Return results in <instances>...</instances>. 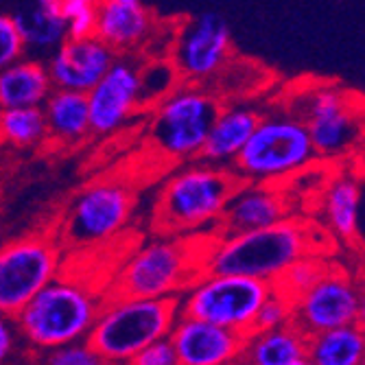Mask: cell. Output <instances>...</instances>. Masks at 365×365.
<instances>
[{
	"mask_svg": "<svg viewBox=\"0 0 365 365\" xmlns=\"http://www.w3.org/2000/svg\"><path fill=\"white\" fill-rule=\"evenodd\" d=\"M322 237L317 225L291 215L260 230L212 237L204 272L274 282L293 260L304 254H319Z\"/></svg>",
	"mask_w": 365,
	"mask_h": 365,
	"instance_id": "cell-1",
	"label": "cell"
},
{
	"mask_svg": "<svg viewBox=\"0 0 365 365\" xmlns=\"http://www.w3.org/2000/svg\"><path fill=\"white\" fill-rule=\"evenodd\" d=\"M243 180L232 167L195 162L167 180L158 195L155 225L164 235L217 227L227 199Z\"/></svg>",
	"mask_w": 365,
	"mask_h": 365,
	"instance_id": "cell-2",
	"label": "cell"
},
{
	"mask_svg": "<svg viewBox=\"0 0 365 365\" xmlns=\"http://www.w3.org/2000/svg\"><path fill=\"white\" fill-rule=\"evenodd\" d=\"M210 239H182L167 235L145 243L118 269L108 295L131 297H180L204 274V260Z\"/></svg>",
	"mask_w": 365,
	"mask_h": 365,
	"instance_id": "cell-3",
	"label": "cell"
},
{
	"mask_svg": "<svg viewBox=\"0 0 365 365\" xmlns=\"http://www.w3.org/2000/svg\"><path fill=\"white\" fill-rule=\"evenodd\" d=\"M101 295L75 278L55 276L16 313V330L40 350L88 337L101 311Z\"/></svg>",
	"mask_w": 365,
	"mask_h": 365,
	"instance_id": "cell-4",
	"label": "cell"
},
{
	"mask_svg": "<svg viewBox=\"0 0 365 365\" xmlns=\"http://www.w3.org/2000/svg\"><path fill=\"white\" fill-rule=\"evenodd\" d=\"M180 297L108 295L86 341L108 365H125L147 344L169 337L180 317Z\"/></svg>",
	"mask_w": 365,
	"mask_h": 365,
	"instance_id": "cell-5",
	"label": "cell"
},
{
	"mask_svg": "<svg viewBox=\"0 0 365 365\" xmlns=\"http://www.w3.org/2000/svg\"><path fill=\"white\" fill-rule=\"evenodd\" d=\"M317 160L307 125L293 112L260 116L252 136L230 164L243 182L280 184Z\"/></svg>",
	"mask_w": 365,
	"mask_h": 365,
	"instance_id": "cell-6",
	"label": "cell"
},
{
	"mask_svg": "<svg viewBox=\"0 0 365 365\" xmlns=\"http://www.w3.org/2000/svg\"><path fill=\"white\" fill-rule=\"evenodd\" d=\"M221 108L219 98L199 83H180L151 110L149 143L162 158L188 162L202 153L208 129Z\"/></svg>",
	"mask_w": 365,
	"mask_h": 365,
	"instance_id": "cell-7",
	"label": "cell"
},
{
	"mask_svg": "<svg viewBox=\"0 0 365 365\" xmlns=\"http://www.w3.org/2000/svg\"><path fill=\"white\" fill-rule=\"evenodd\" d=\"M272 293L274 284L267 280L204 272L186 289L178 307L184 317L204 319L247 337L256 311Z\"/></svg>",
	"mask_w": 365,
	"mask_h": 365,
	"instance_id": "cell-8",
	"label": "cell"
},
{
	"mask_svg": "<svg viewBox=\"0 0 365 365\" xmlns=\"http://www.w3.org/2000/svg\"><path fill=\"white\" fill-rule=\"evenodd\" d=\"M136 208V192L127 182L108 178L81 188L66 210L59 245L96 247L110 243L129 223Z\"/></svg>",
	"mask_w": 365,
	"mask_h": 365,
	"instance_id": "cell-9",
	"label": "cell"
},
{
	"mask_svg": "<svg viewBox=\"0 0 365 365\" xmlns=\"http://www.w3.org/2000/svg\"><path fill=\"white\" fill-rule=\"evenodd\" d=\"M293 114L307 125L317 158H344L361 143V101L346 88L319 83L302 94L300 110Z\"/></svg>",
	"mask_w": 365,
	"mask_h": 365,
	"instance_id": "cell-10",
	"label": "cell"
},
{
	"mask_svg": "<svg viewBox=\"0 0 365 365\" xmlns=\"http://www.w3.org/2000/svg\"><path fill=\"white\" fill-rule=\"evenodd\" d=\"M61 269V245L51 235H26L0 247V313H16Z\"/></svg>",
	"mask_w": 365,
	"mask_h": 365,
	"instance_id": "cell-11",
	"label": "cell"
},
{
	"mask_svg": "<svg viewBox=\"0 0 365 365\" xmlns=\"http://www.w3.org/2000/svg\"><path fill=\"white\" fill-rule=\"evenodd\" d=\"M232 33L219 14H199L186 20L171 44L169 59L184 83L212 81L230 59Z\"/></svg>",
	"mask_w": 365,
	"mask_h": 365,
	"instance_id": "cell-12",
	"label": "cell"
},
{
	"mask_svg": "<svg viewBox=\"0 0 365 365\" xmlns=\"http://www.w3.org/2000/svg\"><path fill=\"white\" fill-rule=\"evenodd\" d=\"M361 289L350 274L337 267H330L311 289L293 300V324L307 337L322 330L361 324Z\"/></svg>",
	"mask_w": 365,
	"mask_h": 365,
	"instance_id": "cell-13",
	"label": "cell"
},
{
	"mask_svg": "<svg viewBox=\"0 0 365 365\" xmlns=\"http://www.w3.org/2000/svg\"><path fill=\"white\" fill-rule=\"evenodd\" d=\"M140 63L136 53L116 55L110 71L86 92L90 134L110 136L140 110Z\"/></svg>",
	"mask_w": 365,
	"mask_h": 365,
	"instance_id": "cell-14",
	"label": "cell"
},
{
	"mask_svg": "<svg viewBox=\"0 0 365 365\" xmlns=\"http://www.w3.org/2000/svg\"><path fill=\"white\" fill-rule=\"evenodd\" d=\"M169 339L180 365H235L245 346V335L184 315L175 319Z\"/></svg>",
	"mask_w": 365,
	"mask_h": 365,
	"instance_id": "cell-15",
	"label": "cell"
},
{
	"mask_svg": "<svg viewBox=\"0 0 365 365\" xmlns=\"http://www.w3.org/2000/svg\"><path fill=\"white\" fill-rule=\"evenodd\" d=\"M289 215L291 204L282 184L243 182L227 199L215 237L260 230Z\"/></svg>",
	"mask_w": 365,
	"mask_h": 365,
	"instance_id": "cell-16",
	"label": "cell"
},
{
	"mask_svg": "<svg viewBox=\"0 0 365 365\" xmlns=\"http://www.w3.org/2000/svg\"><path fill=\"white\" fill-rule=\"evenodd\" d=\"M116 53L96 36L71 40L66 38L48 57L46 71L53 88L88 92L114 63Z\"/></svg>",
	"mask_w": 365,
	"mask_h": 365,
	"instance_id": "cell-17",
	"label": "cell"
},
{
	"mask_svg": "<svg viewBox=\"0 0 365 365\" xmlns=\"http://www.w3.org/2000/svg\"><path fill=\"white\" fill-rule=\"evenodd\" d=\"M155 31L151 11L140 3H112L101 0L96 5V29L94 36L106 42L116 55L140 51Z\"/></svg>",
	"mask_w": 365,
	"mask_h": 365,
	"instance_id": "cell-18",
	"label": "cell"
},
{
	"mask_svg": "<svg viewBox=\"0 0 365 365\" xmlns=\"http://www.w3.org/2000/svg\"><path fill=\"white\" fill-rule=\"evenodd\" d=\"M260 114L252 108H239V106H221L202 147L204 162L221 164V167H230L247 138L252 136L254 127L258 125Z\"/></svg>",
	"mask_w": 365,
	"mask_h": 365,
	"instance_id": "cell-19",
	"label": "cell"
},
{
	"mask_svg": "<svg viewBox=\"0 0 365 365\" xmlns=\"http://www.w3.org/2000/svg\"><path fill=\"white\" fill-rule=\"evenodd\" d=\"M46 138L59 145H79L90 136V112L86 92L53 88L42 103Z\"/></svg>",
	"mask_w": 365,
	"mask_h": 365,
	"instance_id": "cell-20",
	"label": "cell"
},
{
	"mask_svg": "<svg viewBox=\"0 0 365 365\" xmlns=\"http://www.w3.org/2000/svg\"><path fill=\"white\" fill-rule=\"evenodd\" d=\"M51 90L46 63L22 57L0 71V110L42 108Z\"/></svg>",
	"mask_w": 365,
	"mask_h": 365,
	"instance_id": "cell-21",
	"label": "cell"
},
{
	"mask_svg": "<svg viewBox=\"0 0 365 365\" xmlns=\"http://www.w3.org/2000/svg\"><path fill=\"white\" fill-rule=\"evenodd\" d=\"M361 180L356 175H335L324 190L322 210L330 235L344 243H354L361 235Z\"/></svg>",
	"mask_w": 365,
	"mask_h": 365,
	"instance_id": "cell-22",
	"label": "cell"
},
{
	"mask_svg": "<svg viewBox=\"0 0 365 365\" xmlns=\"http://www.w3.org/2000/svg\"><path fill=\"white\" fill-rule=\"evenodd\" d=\"M307 354V335L295 324L250 333L243 346L245 365H291Z\"/></svg>",
	"mask_w": 365,
	"mask_h": 365,
	"instance_id": "cell-23",
	"label": "cell"
},
{
	"mask_svg": "<svg viewBox=\"0 0 365 365\" xmlns=\"http://www.w3.org/2000/svg\"><path fill=\"white\" fill-rule=\"evenodd\" d=\"M307 356L315 365H363L365 335L361 324L339 326L309 335Z\"/></svg>",
	"mask_w": 365,
	"mask_h": 365,
	"instance_id": "cell-24",
	"label": "cell"
},
{
	"mask_svg": "<svg viewBox=\"0 0 365 365\" xmlns=\"http://www.w3.org/2000/svg\"><path fill=\"white\" fill-rule=\"evenodd\" d=\"M26 53L51 55L66 40V20L57 11L33 7L14 16Z\"/></svg>",
	"mask_w": 365,
	"mask_h": 365,
	"instance_id": "cell-25",
	"label": "cell"
},
{
	"mask_svg": "<svg viewBox=\"0 0 365 365\" xmlns=\"http://www.w3.org/2000/svg\"><path fill=\"white\" fill-rule=\"evenodd\" d=\"M0 140L31 149L46 140V120L42 108H11L0 110Z\"/></svg>",
	"mask_w": 365,
	"mask_h": 365,
	"instance_id": "cell-26",
	"label": "cell"
},
{
	"mask_svg": "<svg viewBox=\"0 0 365 365\" xmlns=\"http://www.w3.org/2000/svg\"><path fill=\"white\" fill-rule=\"evenodd\" d=\"M328 269L330 264L322 254H304L302 258L293 260L272 284L276 293L289 297L293 302L297 295H302L307 289H311Z\"/></svg>",
	"mask_w": 365,
	"mask_h": 365,
	"instance_id": "cell-27",
	"label": "cell"
},
{
	"mask_svg": "<svg viewBox=\"0 0 365 365\" xmlns=\"http://www.w3.org/2000/svg\"><path fill=\"white\" fill-rule=\"evenodd\" d=\"M182 83L171 59H151L140 63V108H153Z\"/></svg>",
	"mask_w": 365,
	"mask_h": 365,
	"instance_id": "cell-28",
	"label": "cell"
},
{
	"mask_svg": "<svg viewBox=\"0 0 365 365\" xmlns=\"http://www.w3.org/2000/svg\"><path fill=\"white\" fill-rule=\"evenodd\" d=\"M293 324V302L289 297L280 293H272L267 300L260 304L256 311L254 324H252V333H262V330H274L280 326Z\"/></svg>",
	"mask_w": 365,
	"mask_h": 365,
	"instance_id": "cell-29",
	"label": "cell"
},
{
	"mask_svg": "<svg viewBox=\"0 0 365 365\" xmlns=\"http://www.w3.org/2000/svg\"><path fill=\"white\" fill-rule=\"evenodd\" d=\"M44 365H108L86 339L71 341L48 350Z\"/></svg>",
	"mask_w": 365,
	"mask_h": 365,
	"instance_id": "cell-30",
	"label": "cell"
},
{
	"mask_svg": "<svg viewBox=\"0 0 365 365\" xmlns=\"http://www.w3.org/2000/svg\"><path fill=\"white\" fill-rule=\"evenodd\" d=\"M26 55L14 16L0 14V71Z\"/></svg>",
	"mask_w": 365,
	"mask_h": 365,
	"instance_id": "cell-31",
	"label": "cell"
},
{
	"mask_svg": "<svg viewBox=\"0 0 365 365\" xmlns=\"http://www.w3.org/2000/svg\"><path fill=\"white\" fill-rule=\"evenodd\" d=\"M125 365H180V361H178V354L173 350L171 339L162 337V339H155V341L147 344Z\"/></svg>",
	"mask_w": 365,
	"mask_h": 365,
	"instance_id": "cell-32",
	"label": "cell"
},
{
	"mask_svg": "<svg viewBox=\"0 0 365 365\" xmlns=\"http://www.w3.org/2000/svg\"><path fill=\"white\" fill-rule=\"evenodd\" d=\"M94 29H96V7L77 11L71 18H66V38L71 40L92 38Z\"/></svg>",
	"mask_w": 365,
	"mask_h": 365,
	"instance_id": "cell-33",
	"label": "cell"
},
{
	"mask_svg": "<svg viewBox=\"0 0 365 365\" xmlns=\"http://www.w3.org/2000/svg\"><path fill=\"white\" fill-rule=\"evenodd\" d=\"M16 344V324L9 315L0 313V365H5Z\"/></svg>",
	"mask_w": 365,
	"mask_h": 365,
	"instance_id": "cell-34",
	"label": "cell"
},
{
	"mask_svg": "<svg viewBox=\"0 0 365 365\" xmlns=\"http://www.w3.org/2000/svg\"><path fill=\"white\" fill-rule=\"evenodd\" d=\"M98 3H101V0H61L59 11H61V16H63V20H66V18H71V16L77 14V11L94 9Z\"/></svg>",
	"mask_w": 365,
	"mask_h": 365,
	"instance_id": "cell-35",
	"label": "cell"
},
{
	"mask_svg": "<svg viewBox=\"0 0 365 365\" xmlns=\"http://www.w3.org/2000/svg\"><path fill=\"white\" fill-rule=\"evenodd\" d=\"M36 7H42V9H46V11H57V14H61V11H59L61 0H36Z\"/></svg>",
	"mask_w": 365,
	"mask_h": 365,
	"instance_id": "cell-36",
	"label": "cell"
},
{
	"mask_svg": "<svg viewBox=\"0 0 365 365\" xmlns=\"http://www.w3.org/2000/svg\"><path fill=\"white\" fill-rule=\"evenodd\" d=\"M291 365H315V363H313V361H311V359H309V356L304 354V356H300V359H297V361H293Z\"/></svg>",
	"mask_w": 365,
	"mask_h": 365,
	"instance_id": "cell-37",
	"label": "cell"
},
{
	"mask_svg": "<svg viewBox=\"0 0 365 365\" xmlns=\"http://www.w3.org/2000/svg\"><path fill=\"white\" fill-rule=\"evenodd\" d=\"M112 3H134V0H112Z\"/></svg>",
	"mask_w": 365,
	"mask_h": 365,
	"instance_id": "cell-38",
	"label": "cell"
}]
</instances>
